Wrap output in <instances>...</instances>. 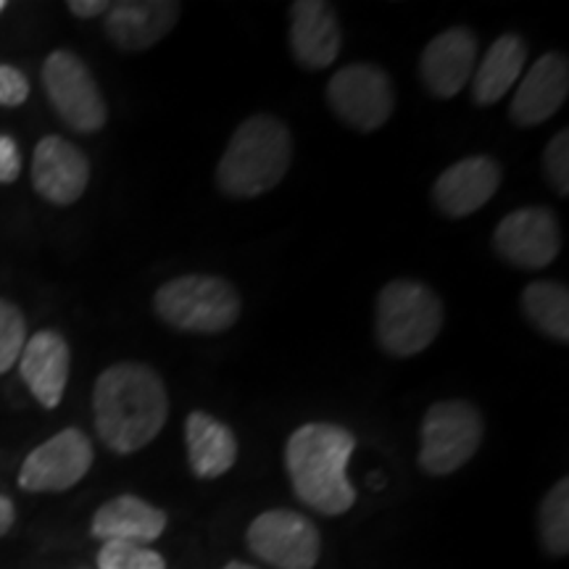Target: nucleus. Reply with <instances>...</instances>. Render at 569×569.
I'll return each instance as SVG.
<instances>
[{"label":"nucleus","instance_id":"obj_1","mask_svg":"<svg viewBox=\"0 0 569 569\" xmlns=\"http://www.w3.org/2000/svg\"><path fill=\"white\" fill-rule=\"evenodd\" d=\"M169 417V396L151 367L124 361L103 369L92 390L96 430L113 453H134L159 436Z\"/></svg>","mask_w":569,"mask_h":569},{"label":"nucleus","instance_id":"obj_2","mask_svg":"<svg viewBox=\"0 0 569 569\" xmlns=\"http://www.w3.org/2000/svg\"><path fill=\"white\" fill-rule=\"evenodd\" d=\"M356 440L346 427L311 422L298 427L284 446V467L296 496L319 515H346L356 503V490L348 480V459Z\"/></svg>","mask_w":569,"mask_h":569},{"label":"nucleus","instance_id":"obj_3","mask_svg":"<svg viewBox=\"0 0 569 569\" xmlns=\"http://www.w3.org/2000/svg\"><path fill=\"white\" fill-rule=\"evenodd\" d=\"M293 159L288 127L272 113H256L232 134L217 167L219 190L232 198L264 196L284 180Z\"/></svg>","mask_w":569,"mask_h":569},{"label":"nucleus","instance_id":"obj_4","mask_svg":"<svg viewBox=\"0 0 569 569\" xmlns=\"http://www.w3.org/2000/svg\"><path fill=\"white\" fill-rule=\"evenodd\" d=\"M377 340L390 356L422 353L443 327V303L417 280H393L377 296Z\"/></svg>","mask_w":569,"mask_h":569},{"label":"nucleus","instance_id":"obj_5","mask_svg":"<svg viewBox=\"0 0 569 569\" xmlns=\"http://www.w3.org/2000/svg\"><path fill=\"white\" fill-rule=\"evenodd\" d=\"M153 309L174 330L217 336L238 322L240 296L222 277L184 274L156 290Z\"/></svg>","mask_w":569,"mask_h":569},{"label":"nucleus","instance_id":"obj_6","mask_svg":"<svg viewBox=\"0 0 569 569\" xmlns=\"http://www.w3.org/2000/svg\"><path fill=\"white\" fill-rule=\"evenodd\" d=\"M482 432L480 411L467 401H440L432 403L422 422V451L419 465L427 475L457 472L478 453Z\"/></svg>","mask_w":569,"mask_h":569},{"label":"nucleus","instance_id":"obj_7","mask_svg":"<svg viewBox=\"0 0 569 569\" xmlns=\"http://www.w3.org/2000/svg\"><path fill=\"white\" fill-rule=\"evenodd\" d=\"M42 88L56 113L74 132L103 130L109 109L88 63L71 51H53L42 63Z\"/></svg>","mask_w":569,"mask_h":569},{"label":"nucleus","instance_id":"obj_8","mask_svg":"<svg viewBox=\"0 0 569 569\" xmlns=\"http://www.w3.org/2000/svg\"><path fill=\"white\" fill-rule=\"evenodd\" d=\"M327 101L346 124L361 132L380 130L393 113V84L375 63H351L327 84Z\"/></svg>","mask_w":569,"mask_h":569},{"label":"nucleus","instance_id":"obj_9","mask_svg":"<svg viewBox=\"0 0 569 569\" xmlns=\"http://www.w3.org/2000/svg\"><path fill=\"white\" fill-rule=\"evenodd\" d=\"M248 546L256 557L277 569H315L322 551L315 522L288 509L256 517L248 528Z\"/></svg>","mask_w":569,"mask_h":569},{"label":"nucleus","instance_id":"obj_10","mask_svg":"<svg viewBox=\"0 0 569 569\" xmlns=\"http://www.w3.org/2000/svg\"><path fill=\"white\" fill-rule=\"evenodd\" d=\"M92 467V443L77 427L34 448L19 472V488L27 493H61L74 488Z\"/></svg>","mask_w":569,"mask_h":569},{"label":"nucleus","instance_id":"obj_11","mask_svg":"<svg viewBox=\"0 0 569 569\" xmlns=\"http://www.w3.org/2000/svg\"><path fill=\"white\" fill-rule=\"evenodd\" d=\"M496 251L509 264L522 269H543L559 256L561 232L551 209L530 206L507 213L496 227L493 234Z\"/></svg>","mask_w":569,"mask_h":569},{"label":"nucleus","instance_id":"obj_12","mask_svg":"<svg viewBox=\"0 0 569 569\" xmlns=\"http://www.w3.org/2000/svg\"><path fill=\"white\" fill-rule=\"evenodd\" d=\"M90 182V161L74 142L48 134L38 142L32 156L34 190L53 206L80 201Z\"/></svg>","mask_w":569,"mask_h":569},{"label":"nucleus","instance_id":"obj_13","mask_svg":"<svg viewBox=\"0 0 569 569\" xmlns=\"http://www.w3.org/2000/svg\"><path fill=\"white\" fill-rule=\"evenodd\" d=\"M180 11L174 0H122L106 11V34L127 53L146 51L174 30Z\"/></svg>","mask_w":569,"mask_h":569},{"label":"nucleus","instance_id":"obj_14","mask_svg":"<svg viewBox=\"0 0 569 569\" xmlns=\"http://www.w3.org/2000/svg\"><path fill=\"white\" fill-rule=\"evenodd\" d=\"M478 59V40L465 27L440 32L427 42L419 59V77L436 98H453L469 82Z\"/></svg>","mask_w":569,"mask_h":569},{"label":"nucleus","instance_id":"obj_15","mask_svg":"<svg viewBox=\"0 0 569 569\" xmlns=\"http://www.w3.org/2000/svg\"><path fill=\"white\" fill-rule=\"evenodd\" d=\"M569 67L559 53H543L532 63L525 80L519 82L517 96L511 98L509 117L519 127H536L549 122L567 101Z\"/></svg>","mask_w":569,"mask_h":569},{"label":"nucleus","instance_id":"obj_16","mask_svg":"<svg viewBox=\"0 0 569 569\" xmlns=\"http://www.w3.org/2000/svg\"><path fill=\"white\" fill-rule=\"evenodd\" d=\"M501 167L490 156H469L448 167L432 184V201L448 217H469L496 196Z\"/></svg>","mask_w":569,"mask_h":569},{"label":"nucleus","instance_id":"obj_17","mask_svg":"<svg viewBox=\"0 0 569 569\" xmlns=\"http://www.w3.org/2000/svg\"><path fill=\"white\" fill-rule=\"evenodd\" d=\"M71 353L63 336L53 330H40L24 343L19 356V375L38 398L40 407L56 409L61 403L69 382Z\"/></svg>","mask_w":569,"mask_h":569},{"label":"nucleus","instance_id":"obj_18","mask_svg":"<svg viewBox=\"0 0 569 569\" xmlns=\"http://www.w3.org/2000/svg\"><path fill=\"white\" fill-rule=\"evenodd\" d=\"M343 32L338 13L322 0H298L290 11V48L306 69H327L338 59Z\"/></svg>","mask_w":569,"mask_h":569},{"label":"nucleus","instance_id":"obj_19","mask_svg":"<svg viewBox=\"0 0 569 569\" xmlns=\"http://www.w3.org/2000/svg\"><path fill=\"white\" fill-rule=\"evenodd\" d=\"M167 528V515L138 496H117L106 501L92 517L90 532L103 543L124 540V543L148 546Z\"/></svg>","mask_w":569,"mask_h":569},{"label":"nucleus","instance_id":"obj_20","mask_svg":"<svg viewBox=\"0 0 569 569\" xmlns=\"http://www.w3.org/2000/svg\"><path fill=\"white\" fill-rule=\"evenodd\" d=\"M184 438H188V459L196 478H222L238 461V440L232 430L206 411H193L188 417Z\"/></svg>","mask_w":569,"mask_h":569},{"label":"nucleus","instance_id":"obj_21","mask_svg":"<svg viewBox=\"0 0 569 569\" xmlns=\"http://www.w3.org/2000/svg\"><path fill=\"white\" fill-rule=\"evenodd\" d=\"M525 59H528V46L519 34H501L486 59L480 61L478 71H475L472 82V98L478 106H493L501 101L507 92L515 88L517 77L522 74Z\"/></svg>","mask_w":569,"mask_h":569},{"label":"nucleus","instance_id":"obj_22","mask_svg":"<svg viewBox=\"0 0 569 569\" xmlns=\"http://www.w3.org/2000/svg\"><path fill=\"white\" fill-rule=\"evenodd\" d=\"M522 309L540 332L559 343L569 340V293L559 282H532L522 293Z\"/></svg>","mask_w":569,"mask_h":569},{"label":"nucleus","instance_id":"obj_23","mask_svg":"<svg viewBox=\"0 0 569 569\" xmlns=\"http://www.w3.org/2000/svg\"><path fill=\"white\" fill-rule=\"evenodd\" d=\"M538 530L546 551L565 557L569 551V480H559L538 509Z\"/></svg>","mask_w":569,"mask_h":569},{"label":"nucleus","instance_id":"obj_24","mask_svg":"<svg viewBox=\"0 0 569 569\" xmlns=\"http://www.w3.org/2000/svg\"><path fill=\"white\" fill-rule=\"evenodd\" d=\"M98 567L101 569H167L161 553L140 543H124V540H109L98 551Z\"/></svg>","mask_w":569,"mask_h":569},{"label":"nucleus","instance_id":"obj_25","mask_svg":"<svg viewBox=\"0 0 569 569\" xmlns=\"http://www.w3.org/2000/svg\"><path fill=\"white\" fill-rule=\"evenodd\" d=\"M27 343V322L19 306L0 298V375L17 365Z\"/></svg>","mask_w":569,"mask_h":569},{"label":"nucleus","instance_id":"obj_26","mask_svg":"<svg viewBox=\"0 0 569 569\" xmlns=\"http://www.w3.org/2000/svg\"><path fill=\"white\" fill-rule=\"evenodd\" d=\"M543 167L549 174L551 188L559 196H569V132L561 130L557 138H551L549 148L543 153Z\"/></svg>","mask_w":569,"mask_h":569},{"label":"nucleus","instance_id":"obj_27","mask_svg":"<svg viewBox=\"0 0 569 569\" xmlns=\"http://www.w3.org/2000/svg\"><path fill=\"white\" fill-rule=\"evenodd\" d=\"M30 98V82L21 74L19 69L9 67V63H0V106L13 109L21 106Z\"/></svg>","mask_w":569,"mask_h":569},{"label":"nucleus","instance_id":"obj_28","mask_svg":"<svg viewBox=\"0 0 569 569\" xmlns=\"http://www.w3.org/2000/svg\"><path fill=\"white\" fill-rule=\"evenodd\" d=\"M21 174L19 146L9 134H0V184L17 182Z\"/></svg>","mask_w":569,"mask_h":569},{"label":"nucleus","instance_id":"obj_29","mask_svg":"<svg viewBox=\"0 0 569 569\" xmlns=\"http://www.w3.org/2000/svg\"><path fill=\"white\" fill-rule=\"evenodd\" d=\"M111 9V3L106 0H71L69 11L74 13L77 19H96Z\"/></svg>","mask_w":569,"mask_h":569},{"label":"nucleus","instance_id":"obj_30","mask_svg":"<svg viewBox=\"0 0 569 569\" xmlns=\"http://www.w3.org/2000/svg\"><path fill=\"white\" fill-rule=\"evenodd\" d=\"M13 519H17V509H13L11 498L0 493V538L13 528Z\"/></svg>","mask_w":569,"mask_h":569},{"label":"nucleus","instance_id":"obj_31","mask_svg":"<svg viewBox=\"0 0 569 569\" xmlns=\"http://www.w3.org/2000/svg\"><path fill=\"white\" fill-rule=\"evenodd\" d=\"M224 569H256V567H251V565H243V561H230V565H227Z\"/></svg>","mask_w":569,"mask_h":569},{"label":"nucleus","instance_id":"obj_32","mask_svg":"<svg viewBox=\"0 0 569 569\" xmlns=\"http://www.w3.org/2000/svg\"><path fill=\"white\" fill-rule=\"evenodd\" d=\"M6 9V3H3V0H0V11H3Z\"/></svg>","mask_w":569,"mask_h":569}]
</instances>
